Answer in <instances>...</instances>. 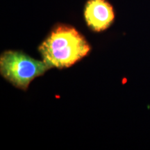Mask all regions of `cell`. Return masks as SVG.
Returning a JSON list of instances; mask_svg holds the SVG:
<instances>
[{
	"mask_svg": "<svg viewBox=\"0 0 150 150\" xmlns=\"http://www.w3.org/2000/svg\"><path fill=\"white\" fill-rule=\"evenodd\" d=\"M84 16L88 25L96 31L107 29L115 18L112 7L105 0H89Z\"/></svg>",
	"mask_w": 150,
	"mask_h": 150,
	"instance_id": "3",
	"label": "cell"
},
{
	"mask_svg": "<svg viewBox=\"0 0 150 150\" xmlns=\"http://www.w3.org/2000/svg\"><path fill=\"white\" fill-rule=\"evenodd\" d=\"M44 61H38L20 52L7 51L0 58V72L6 79L26 91L33 79L49 70Z\"/></svg>",
	"mask_w": 150,
	"mask_h": 150,
	"instance_id": "2",
	"label": "cell"
},
{
	"mask_svg": "<svg viewBox=\"0 0 150 150\" xmlns=\"http://www.w3.org/2000/svg\"><path fill=\"white\" fill-rule=\"evenodd\" d=\"M91 47L74 28L59 25L39 47L43 61L50 68L70 67L88 53Z\"/></svg>",
	"mask_w": 150,
	"mask_h": 150,
	"instance_id": "1",
	"label": "cell"
}]
</instances>
